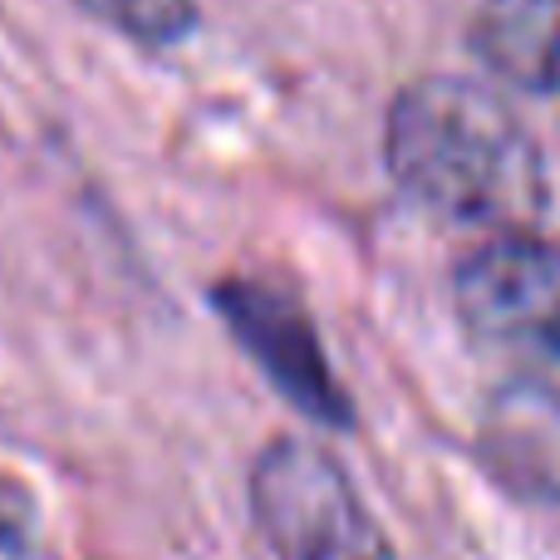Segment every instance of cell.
I'll list each match as a JSON object with an SVG mask.
<instances>
[{"mask_svg":"<svg viewBox=\"0 0 560 560\" xmlns=\"http://www.w3.org/2000/svg\"><path fill=\"white\" fill-rule=\"evenodd\" d=\"M384 163L398 192L463 226H526L551 183L532 128L477 79L428 74L398 89L384 118Z\"/></svg>","mask_w":560,"mask_h":560,"instance_id":"cell-1","label":"cell"},{"mask_svg":"<svg viewBox=\"0 0 560 560\" xmlns=\"http://www.w3.org/2000/svg\"><path fill=\"white\" fill-rule=\"evenodd\" d=\"M477 457L512 497L560 506V384L516 378L497 388L477 423Z\"/></svg>","mask_w":560,"mask_h":560,"instance_id":"cell-5","label":"cell"},{"mask_svg":"<svg viewBox=\"0 0 560 560\" xmlns=\"http://www.w3.org/2000/svg\"><path fill=\"white\" fill-rule=\"evenodd\" d=\"M453 300L463 325L487 345L560 359V242L516 226L477 246L457 266Z\"/></svg>","mask_w":560,"mask_h":560,"instance_id":"cell-4","label":"cell"},{"mask_svg":"<svg viewBox=\"0 0 560 560\" xmlns=\"http://www.w3.org/2000/svg\"><path fill=\"white\" fill-rule=\"evenodd\" d=\"M207 300L295 413H305L319 428H335V433L354 428V398L339 384L300 295H290V290H280L261 276H226L207 290Z\"/></svg>","mask_w":560,"mask_h":560,"instance_id":"cell-3","label":"cell"},{"mask_svg":"<svg viewBox=\"0 0 560 560\" xmlns=\"http://www.w3.org/2000/svg\"><path fill=\"white\" fill-rule=\"evenodd\" d=\"M104 25H114L118 35L138 39L148 49L183 45L197 30V0H84Z\"/></svg>","mask_w":560,"mask_h":560,"instance_id":"cell-7","label":"cell"},{"mask_svg":"<svg viewBox=\"0 0 560 560\" xmlns=\"http://www.w3.org/2000/svg\"><path fill=\"white\" fill-rule=\"evenodd\" d=\"M472 49L502 84L560 94V0H482Z\"/></svg>","mask_w":560,"mask_h":560,"instance_id":"cell-6","label":"cell"},{"mask_svg":"<svg viewBox=\"0 0 560 560\" xmlns=\"http://www.w3.org/2000/svg\"><path fill=\"white\" fill-rule=\"evenodd\" d=\"M266 560H398L354 477L310 438H276L246 482Z\"/></svg>","mask_w":560,"mask_h":560,"instance_id":"cell-2","label":"cell"}]
</instances>
